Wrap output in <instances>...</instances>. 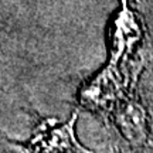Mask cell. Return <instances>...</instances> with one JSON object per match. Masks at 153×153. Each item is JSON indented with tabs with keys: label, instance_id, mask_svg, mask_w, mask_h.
<instances>
[{
	"label": "cell",
	"instance_id": "1",
	"mask_svg": "<svg viewBox=\"0 0 153 153\" xmlns=\"http://www.w3.org/2000/svg\"><path fill=\"white\" fill-rule=\"evenodd\" d=\"M34 0H0V126L23 136L43 119L51 89L62 76L44 54Z\"/></svg>",
	"mask_w": 153,
	"mask_h": 153
},
{
	"label": "cell",
	"instance_id": "2",
	"mask_svg": "<svg viewBox=\"0 0 153 153\" xmlns=\"http://www.w3.org/2000/svg\"><path fill=\"white\" fill-rule=\"evenodd\" d=\"M0 153H30L26 140L11 136L0 126Z\"/></svg>",
	"mask_w": 153,
	"mask_h": 153
}]
</instances>
